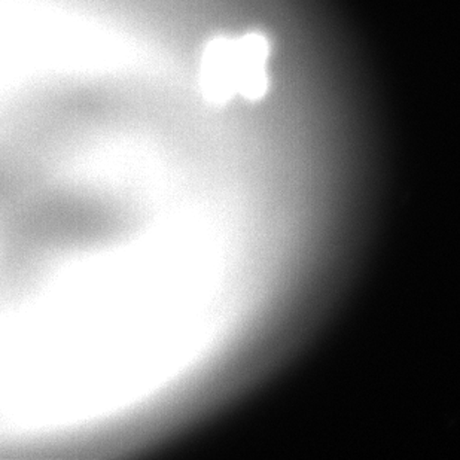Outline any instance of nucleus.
Returning <instances> with one entry per match:
<instances>
[{
  "label": "nucleus",
  "instance_id": "f257e3e1",
  "mask_svg": "<svg viewBox=\"0 0 460 460\" xmlns=\"http://www.w3.org/2000/svg\"><path fill=\"white\" fill-rule=\"evenodd\" d=\"M271 42L262 31L215 36L201 49L197 70L199 92L206 103L222 108L240 97L261 102L271 87Z\"/></svg>",
  "mask_w": 460,
  "mask_h": 460
}]
</instances>
